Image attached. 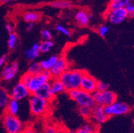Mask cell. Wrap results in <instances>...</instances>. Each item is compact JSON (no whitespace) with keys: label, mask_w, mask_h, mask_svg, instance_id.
<instances>
[{"label":"cell","mask_w":134,"mask_h":133,"mask_svg":"<svg viewBox=\"0 0 134 133\" xmlns=\"http://www.w3.org/2000/svg\"><path fill=\"white\" fill-rule=\"evenodd\" d=\"M85 71L80 69H68L59 77L66 92L79 88L81 79Z\"/></svg>","instance_id":"obj_1"},{"label":"cell","mask_w":134,"mask_h":133,"mask_svg":"<svg viewBox=\"0 0 134 133\" xmlns=\"http://www.w3.org/2000/svg\"><path fill=\"white\" fill-rule=\"evenodd\" d=\"M49 101L31 94L29 96V109L31 113L36 117L44 115L49 110Z\"/></svg>","instance_id":"obj_2"},{"label":"cell","mask_w":134,"mask_h":133,"mask_svg":"<svg viewBox=\"0 0 134 133\" xmlns=\"http://www.w3.org/2000/svg\"><path fill=\"white\" fill-rule=\"evenodd\" d=\"M67 92L70 99L75 101L78 106L88 107L92 108L95 105L93 94L80 88L71 90Z\"/></svg>","instance_id":"obj_3"},{"label":"cell","mask_w":134,"mask_h":133,"mask_svg":"<svg viewBox=\"0 0 134 133\" xmlns=\"http://www.w3.org/2000/svg\"><path fill=\"white\" fill-rule=\"evenodd\" d=\"M2 122L7 133H19L25 130L26 126L17 115L5 111L2 115Z\"/></svg>","instance_id":"obj_4"},{"label":"cell","mask_w":134,"mask_h":133,"mask_svg":"<svg viewBox=\"0 0 134 133\" xmlns=\"http://www.w3.org/2000/svg\"><path fill=\"white\" fill-rule=\"evenodd\" d=\"M131 108L127 103L116 101L112 104L104 107V111L109 118L116 115H122L128 113Z\"/></svg>","instance_id":"obj_5"},{"label":"cell","mask_w":134,"mask_h":133,"mask_svg":"<svg viewBox=\"0 0 134 133\" xmlns=\"http://www.w3.org/2000/svg\"><path fill=\"white\" fill-rule=\"evenodd\" d=\"M92 94L95 104L100 105L103 107L108 106L117 101L116 94L109 90L105 91L96 90Z\"/></svg>","instance_id":"obj_6"},{"label":"cell","mask_w":134,"mask_h":133,"mask_svg":"<svg viewBox=\"0 0 134 133\" xmlns=\"http://www.w3.org/2000/svg\"><path fill=\"white\" fill-rule=\"evenodd\" d=\"M51 79L52 77L51 72L47 70H43L42 72H41L39 74L33 76L32 79L27 86L31 94H34L42 85L50 82Z\"/></svg>","instance_id":"obj_7"},{"label":"cell","mask_w":134,"mask_h":133,"mask_svg":"<svg viewBox=\"0 0 134 133\" xmlns=\"http://www.w3.org/2000/svg\"><path fill=\"white\" fill-rule=\"evenodd\" d=\"M128 18V12L125 8L106 10L105 19L112 25H119Z\"/></svg>","instance_id":"obj_8"},{"label":"cell","mask_w":134,"mask_h":133,"mask_svg":"<svg viewBox=\"0 0 134 133\" xmlns=\"http://www.w3.org/2000/svg\"><path fill=\"white\" fill-rule=\"evenodd\" d=\"M10 94L12 99L20 101L29 97L31 92L27 86L21 82H19L12 88Z\"/></svg>","instance_id":"obj_9"},{"label":"cell","mask_w":134,"mask_h":133,"mask_svg":"<svg viewBox=\"0 0 134 133\" xmlns=\"http://www.w3.org/2000/svg\"><path fill=\"white\" fill-rule=\"evenodd\" d=\"M108 118L104 111V107L95 104L92 107L91 117L89 120L90 122L99 126L107 121Z\"/></svg>","instance_id":"obj_10"},{"label":"cell","mask_w":134,"mask_h":133,"mask_svg":"<svg viewBox=\"0 0 134 133\" xmlns=\"http://www.w3.org/2000/svg\"><path fill=\"white\" fill-rule=\"evenodd\" d=\"M70 69V64L64 56L59 57L57 62L50 70L52 78H59L60 76L65 71Z\"/></svg>","instance_id":"obj_11"},{"label":"cell","mask_w":134,"mask_h":133,"mask_svg":"<svg viewBox=\"0 0 134 133\" xmlns=\"http://www.w3.org/2000/svg\"><path fill=\"white\" fill-rule=\"evenodd\" d=\"M97 80L93 76H91L88 72L85 71L81 79L80 88L89 93H93L97 90Z\"/></svg>","instance_id":"obj_12"},{"label":"cell","mask_w":134,"mask_h":133,"mask_svg":"<svg viewBox=\"0 0 134 133\" xmlns=\"http://www.w3.org/2000/svg\"><path fill=\"white\" fill-rule=\"evenodd\" d=\"M19 71V62L14 61L11 64L5 66L1 72L2 79L5 82H10L14 78Z\"/></svg>","instance_id":"obj_13"},{"label":"cell","mask_w":134,"mask_h":133,"mask_svg":"<svg viewBox=\"0 0 134 133\" xmlns=\"http://www.w3.org/2000/svg\"><path fill=\"white\" fill-rule=\"evenodd\" d=\"M51 84V93L53 98L56 97L57 95L66 92L65 88L61 82L59 78H52L50 82Z\"/></svg>","instance_id":"obj_14"},{"label":"cell","mask_w":134,"mask_h":133,"mask_svg":"<svg viewBox=\"0 0 134 133\" xmlns=\"http://www.w3.org/2000/svg\"><path fill=\"white\" fill-rule=\"evenodd\" d=\"M75 21L80 27H87L90 22L89 14L85 10H80L76 13Z\"/></svg>","instance_id":"obj_15"},{"label":"cell","mask_w":134,"mask_h":133,"mask_svg":"<svg viewBox=\"0 0 134 133\" xmlns=\"http://www.w3.org/2000/svg\"><path fill=\"white\" fill-rule=\"evenodd\" d=\"M34 94L49 101L51 99H53V98L51 93V84H50V82L46 83L45 84L42 85L40 88H38L34 93Z\"/></svg>","instance_id":"obj_16"},{"label":"cell","mask_w":134,"mask_h":133,"mask_svg":"<svg viewBox=\"0 0 134 133\" xmlns=\"http://www.w3.org/2000/svg\"><path fill=\"white\" fill-rule=\"evenodd\" d=\"M40 50H39V44H34L30 48L27 49L25 52V56L29 61H34L37 59L40 55Z\"/></svg>","instance_id":"obj_17"},{"label":"cell","mask_w":134,"mask_h":133,"mask_svg":"<svg viewBox=\"0 0 134 133\" xmlns=\"http://www.w3.org/2000/svg\"><path fill=\"white\" fill-rule=\"evenodd\" d=\"M23 20L26 22H36L42 18V14L37 11H27L23 14Z\"/></svg>","instance_id":"obj_18"},{"label":"cell","mask_w":134,"mask_h":133,"mask_svg":"<svg viewBox=\"0 0 134 133\" xmlns=\"http://www.w3.org/2000/svg\"><path fill=\"white\" fill-rule=\"evenodd\" d=\"M58 59H59L58 56L53 55L48 58V59L42 60L40 62V65L42 66V68L43 70L50 71L53 67V66L55 65V63L57 62Z\"/></svg>","instance_id":"obj_19"},{"label":"cell","mask_w":134,"mask_h":133,"mask_svg":"<svg viewBox=\"0 0 134 133\" xmlns=\"http://www.w3.org/2000/svg\"><path fill=\"white\" fill-rule=\"evenodd\" d=\"M19 109H20V104L19 101H17L14 99H10L8 104L5 108V111L10 114L17 115L19 114Z\"/></svg>","instance_id":"obj_20"},{"label":"cell","mask_w":134,"mask_h":133,"mask_svg":"<svg viewBox=\"0 0 134 133\" xmlns=\"http://www.w3.org/2000/svg\"><path fill=\"white\" fill-rule=\"evenodd\" d=\"M10 99V94L5 89L0 87V109H5Z\"/></svg>","instance_id":"obj_21"},{"label":"cell","mask_w":134,"mask_h":133,"mask_svg":"<svg viewBox=\"0 0 134 133\" xmlns=\"http://www.w3.org/2000/svg\"><path fill=\"white\" fill-rule=\"evenodd\" d=\"M53 8L59 9H71L74 7L73 3L68 0H55L50 3Z\"/></svg>","instance_id":"obj_22"},{"label":"cell","mask_w":134,"mask_h":133,"mask_svg":"<svg viewBox=\"0 0 134 133\" xmlns=\"http://www.w3.org/2000/svg\"><path fill=\"white\" fill-rule=\"evenodd\" d=\"M132 0H110L109 2L108 10H112V9L119 8H125V6L128 3Z\"/></svg>","instance_id":"obj_23"},{"label":"cell","mask_w":134,"mask_h":133,"mask_svg":"<svg viewBox=\"0 0 134 133\" xmlns=\"http://www.w3.org/2000/svg\"><path fill=\"white\" fill-rule=\"evenodd\" d=\"M42 71L43 69L42 68L40 62H35V61H32L31 62L27 69V72L29 73L32 76L39 74L41 72H42Z\"/></svg>","instance_id":"obj_24"},{"label":"cell","mask_w":134,"mask_h":133,"mask_svg":"<svg viewBox=\"0 0 134 133\" xmlns=\"http://www.w3.org/2000/svg\"><path fill=\"white\" fill-rule=\"evenodd\" d=\"M54 43L52 40H43L39 44V50L40 53L48 52L53 47Z\"/></svg>","instance_id":"obj_25"},{"label":"cell","mask_w":134,"mask_h":133,"mask_svg":"<svg viewBox=\"0 0 134 133\" xmlns=\"http://www.w3.org/2000/svg\"><path fill=\"white\" fill-rule=\"evenodd\" d=\"M78 111L80 116L82 117L84 119L88 121L90 120L92 113V108L88 107L79 106Z\"/></svg>","instance_id":"obj_26"},{"label":"cell","mask_w":134,"mask_h":133,"mask_svg":"<svg viewBox=\"0 0 134 133\" xmlns=\"http://www.w3.org/2000/svg\"><path fill=\"white\" fill-rule=\"evenodd\" d=\"M17 42H18V36H17V34L14 32L10 33L8 39V45L9 49L13 50V49L15 48Z\"/></svg>","instance_id":"obj_27"},{"label":"cell","mask_w":134,"mask_h":133,"mask_svg":"<svg viewBox=\"0 0 134 133\" xmlns=\"http://www.w3.org/2000/svg\"><path fill=\"white\" fill-rule=\"evenodd\" d=\"M54 29H55V30H56L57 32L63 34L64 36H68V37L71 36V31H70V29H68V27H65L64 25H61V24H57L56 25H55V27H54Z\"/></svg>","instance_id":"obj_28"},{"label":"cell","mask_w":134,"mask_h":133,"mask_svg":"<svg viewBox=\"0 0 134 133\" xmlns=\"http://www.w3.org/2000/svg\"><path fill=\"white\" fill-rule=\"evenodd\" d=\"M109 31V27L105 25H102L99 26L97 29V32L101 37H104L107 35V33Z\"/></svg>","instance_id":"obj_29"},{"label":"cell","mask_w":134,"mask_h":133,"mask_svg":"<svg viewBox=\"0 0 134 133\" xmlns=\"http://www.w3.org/2000/svg\"><path fill=\"white\" fill-rule=\"evenodd\" d=\"M33 76L31 74H30L29 73L27 72L25 73H24L22 76H21V78H20V82H21L22 83H23L24 84H25L26 86H28L29 84V82H31V79H32Z\"/></svg>","instance_id":"obj_30"},{"label":"cell","mask_w":134,"mask_h":133,"mask_svg":"<svg viewBox=\"0 0 134 133\" xmlns=\"http://www.w3.org/2000/svg\"><path fill=\"white\" fill-rule=\"evenodd\" d=\"M59 127L54 124H48L44 128V133H57Z\"/></svg>","instance_id":"obj_31"},{"label":"cell","mask_w":134,"mask_h":133,"mask_svg":"<svg viewBox=\"0 0 134 133\" xmlns=\"http://www.w3.org/2000/svg\"><path fill=\"white\" fill-rule=\"evenodd\" d=\"M125 8L128 12V17L134 18V2L133 1L129 2L125 6Z\"/></svg>","instance_id":"obj_32"},{"label":"cell","mask_w":134,"mask_h":133,"mask_svg":"<svg viewBox=\"0 0 134 133\" xmlns=\"http://www.w3.org/2000/svg\"><path fill=\"white\" fill-rule=\"evenodd\" d=\"M41 36L44 40H52L53 36L49 30L44 29L41 31Z\"/></svg>","instance_id":"obj_33"},{"label":"cell","mask_w":134,"mask_h":133,"mask_svg":"<svg viewBox=\"0 0 134 133\" xmlns=\"http://www.w3.org/2000/svg\"><path fill=\"white\" fill-rule=\"evenodd\" d=\"M110 85L107 83L102 82L98 81L97 84V90L98 91H105L109 90Z\"/></svg>","instance_id":"obj_34"},{"label":"cell","mask_w":134,"mask_h":133,"mask_svg":"<svg viewBox=\"0 0 134 133\" xmlns=\"http://www.w3.org/2000/svg\"><path fill=\"white\" fill-rule=\"evenodd\" d=\"M5 29H6V31H8V33L9 34L14 32V27L12 26V24L7 23L6 25H5Z\"/></svg>","instance_id":"obj_35"},{"label":"cell","mask_w":134,"mask_h":133,"mask_svg":"<svg viewBox=\"0 0 134 133\" xmlns=\"http://www.w3.org/2000/svg\"><path fill=\"white\" fill-rule=\"evenodd\" d=\"M7 61V56L6 55H3L2 56V57L0 58V69L3 67L5 63Z\"/></svg>","instance_id":"obj_36"},{"label":"cell","mask_w":134,"mask_h":133,"mask_svg":"<svg viewBox=\"0 0 134 133\" xmlns=\"http://www.w3.org/2000/svg\"><path fill=\"white\" fill-rule=\"evenodd\" d=\"M24 132H25V133H37L34 128L31 126L26 127Z\"/></svg>","instance_id":"obj_37"},{"label":"cell","mask_w":134,"mask_h":133,"mask_svg":"<svg viewBox=\"0 0 134 133\" xmlns=\"http://www.w3.org/2000/svg\"><path fill=\"white\" fill-rule=\"evenodd\" d=\"M76 133H97V132H91L88 131V130H86L85 128H84L83 127H82V128H79Z\"/></svg>","instance_id":"obj_38"},{"label":"cell","mask_w":134,"mask_h":133,"mask_svg":"<svg viewBox=\"0 0 134 133\" xmlns=\"http://www.w3.org/2000/svg\"><path fill=\"white\" fill-rule=\"evenodd\" d=\"M34 28V22H29L28 25H27V30L28 31H32Z\"/></svg>","instance_id":"obj_39"},{"label":"cell","mask_w":134,"mask_h":133,"mask_svg":"<svg viewBox=\"0 0 134 133\" xmlns=\"http://www.w3.org/2000/svg\"><path fill=\"white\" fill-rule=\"evenodd\" d=\"M66 130L67 129H65V128H62V127H59V128L58 131L57 132V133H65L66 132Z\"/></svg>","instance_id":"obj_40"},{"label":"cell","mask_w":134,"mask_h":133,"mask_svg":"<svg viewBox=\"0 0 134 133\" xmlns=\"http://www.w3.org/2000/svg\"><path fill=\"white\" fill-rule=\"evenodd\" d=\"M10 1H12V0H0V3H8V2H10Z\"/></svg>","instance_id":"obj_41"},{"label":"cell","mask_w":134,"mask_h":133,"mask_svg":"<svg viewBox=\"0 0 134 133\" xmlns=\"http://www.w3.org/2000/svg\"><path fill=\"white\" fill-rule=\"evenodd\" d=\"M65 133H76V132H74V131H71V130H66V132Z\"/></svg>","instance_id":"obj_42"},{"label":"cell","mask_w":134,"mask_h":133,"mask_svg":"<svg viewBox=\"0 0 134 133\" xmlns=\"http://www.w3.org/2000/svg\"><path fill=\"white\" fill-rule=\"evenodd\" d=\"M19 133H25V132L23 131V132H19Z\"/></svg>","instance_id":"obj_43"},{"label":"cell","mask_w":134,"mask_h":133,"mask_svg":"<svg viewBox=\"0 0 134 133\" xmlns=\"http://www.w3.org/2000/svg\"><path fill=\"white\" fill-rule=\"evenodd\" d=\"M132 1H133V2H134V0H132Z\"/></svg>","instance_id":"obj_44"}]
</instances>
